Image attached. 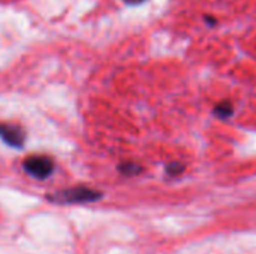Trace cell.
<instances>
[{"mask_svg":"<svg viewBox=\"0 0 256 254\" xmlns=\"http://www.w3.org/2000/svg\"><path fill=\"white\" fill-rule=\"evenodd\" d=\"M126 4H132V6H135V4H141V3H144L146 0H123Z\"/></svg>","mask_w":256,"mask_h":254,"instance_id":"obj_8","label":"cell"},{"mask_svg":"<svg viewBox=\"0 0 256 254\" xmlns=\"http://www.w3.org/2000/svg\"><path fill=\"white\" fill-rule=\"evenodd\" d=\"M204 21L207 22V25H210V27H213V25H216V18L213 16V15H204Z\"/></svg>","mask_w":256,"mask_h":254,"instance_id":"obj_7","label":"cell"},{"mask_svg":"<svg viewBox=\"0 0 256 254\" xmlns=\"http://www.w3.org/2000/svg\"><path fill=\"white\" fill-rule=\"evenodd\" d=\"M118 171L126 175V177H134V175H138L142 172V168L136 163H132V162H124L122 165H118Z\"/></svg>","mask_w":256,"mask_h":254,"instance_id":"obj_5","label":"cell"},{"mask_svg":"<svg viewBox=\"0 0 256 254\" xmlns=\"http://www.w3.org/2000/svg\"><path fill=\"white\" fill-rule=\"evenodd\" d=\"M100 198H102L100 192L87 187H72L48 196V201L56 204H88V202H96Z\"/></svg>","mask_w":256,"mask_h":254,"instance_id":"obj_1","label":"cell"},{"mask_svg":"<svg viewBox=\"0 0 256 254\" xmlns=\"http://www.w3.org/2000/svg\"><path fill=\"white\" fill-rule=\"evenodd\" d=\"M22 169L36 180H45L54 171V160L48 156H30L24 160Z\"/></svg>","mask_w":256,"mask_h":254,"instance_id":"obj_2","label":"cell"},{"mask_svg":"<svg viewBox=\"0 0 256 254\" xmlns=\"http://www.w3.org/2000/svg\"><path fill=\"white\" fill-rule=\"evenodd\" d=\"M232 114H234V106H232V103H231L230 100H222V102H219V103L213 108V115H214L216 118L222 120V121L231 118Z\"/></svg>","mask_w":256,"mask_h":254,"instance_id":"obj_4","label":"cell"},{"mask_svg":"<svg viewBox=\"0 0 256 254\" xmlns=\"http://www.w3.org/2000/svg\"><path fill=\"white\" fill-rule=\"evenodd\" d=\"M0 139L14 148H21L26 141L24 130L14 123H0Z\"/></svg>","mask_w":256,"mask_h":254,"instance_id":"obj_3","label":"cell"},{"mask_svg":"<svg viewBox=\"0 0 256 254\" xmlns=\"http://www.w3.org/2000/svg\"><path fill=\"white\" fill-rule=\"evenodd\" d=\"M184 165L183 163H178V162H171L165 166V172L168 177H178L180 174L184 172Z\"/></svg>","mask_w":256,"mask_h":254,"instance_id":"obj_6","label":"cell"}]
</instances>
